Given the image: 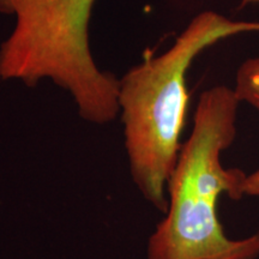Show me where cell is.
<instances>
[{"label": "cell", "mask_w": 259, "mask_h": 259, "mask_svg": "<svg viewBox=\"0 0 259 259\" xmlns=\"http://www.w3.org/2000/svg\"><path fill=\"white\" fill-rule=\"evenodd\" d=\"M95 0H0V12L16 24L0 45V78L34 87L51 78L67 90L79 115L107 124L119 113V80L100 71L89 48Z\"/></svg>", "instance_id": "3957f363"}, {"label": "cell", "mask_w": 259, "mask_h": 259, "mask_svg": "<svg viewBox=\"0 0 259 259\" xmlns=\"http://www.w3.org/2000/svg\"><path fill=\"white\" fill-rule=\"evenodd\" d=\"M259 22L234 21L215 11L197 15L167 52L147 58L119 80V111L135 185L148 203L166 213L168 181L181 149L189 103L186 72L200 52Z\"/></svg>", "instance_id": "7a4b0ae2"}, {"label": "cell", "mask_w": 259, "mask_h": 259, "mask_svg": "<svg viewBox=\"0 0 259 259\" xmlns=\"http://www.w3.org/2000/svg\"><path fill=\"white\" fill-rule=\"evenodd\" d=\"M254 259H257V258H254Z\"/></svg>", "instance_id": "8992f818"}, {"label": "cell", "mask_w": 259, "mask_h": 259, "mask_svg": "<svg viewBox=\"0 0 259 259\" xmlns=\"http://www.w3.org/2000/svg\"><path fill=\"white\" fill-rule=\"evenodd\" d=\"M234 89L216 85L199 97L189 139L168 181V209L148 242V259H254L259 232L231 239L218 216V203L226 194L245 196L247 174L226 168L222 153L236 136L240 105Z\"/></svg>", "instance_id": "6da1fadb"}, {"label": "cell", "mask_w": 259, "mask_h": 259, "mask_svg": "<svg viewBox=\"0 0 259 259\" xmlns=\"http://www.w3.org/2000/svg\"><path fill=\"white\" fill-rule=\"evenodd\" d=\"M244 193L248 197H259V168L247 174L244 184Z\"/></svg>", "instance_id": "5b68a950"}, {"label": "cell", "mask_w": 259, "mask_h": 259, "mask_svg": "<svg viewBox=\"0 0 259 259\" xmlns=\"http://www.w3.org/2000/svg\"><path fill=\"white\" fill-rule=\"evenodd\" d=\"M233 89L240 102H247L259 112V57L246 59L239 66Z\"/></svg>", "instance_id": "277c9868"}]
</instances>
